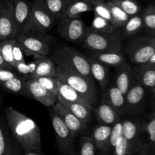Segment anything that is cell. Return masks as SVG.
<instances>
[{
    "mask_svg": "<svg viewBox=\"0 0 155 155\" xmlns=\"http://www.w3.org/2000/svg\"><path fill=\"white\" fill-rule=\"evenodd\" d=\"M57 84H58V96L61 97L64 100L73 103H79L81 104L87 106L91 109H93V106H91L85 97H83L81 94H79L77 91H76L74 88H71L66 83L63 82L62 81L57 78Z\"/></svg>",
    "mask_w": 155,
    "mask_h": 155,
    "instance_id": "ffe728a7",
    "label": "cell"
},
{
    "mask_svg": "<svg viewBox=\"0 0 155 155\" xmlns=\"http://www.w3.org/2000/svg\"><path fill=\"white\" fill-rule=\"evenodd\" d=\"M92 11L94 12L95 16L104 18L106 21L110 22L112 25L114 26V21L113 17H112L111 13H110V9H109L108 6H107V3H106L105 2L98 3V4L93 5Z\"/></svg>",
    "mask_w": 155,
    "mask_h": 155,
    "instance_id": "8d00e7d4",
    "label": "cell"
},
{
    "mask_svg": "<svg viewBox=\"0 0 155 155\" xmlns=\"http://www.w3.org/2000/svg\"><path fill=\"white\" fill-rule=\"evenodd\" d=\"M53 59L55 63L64 65L87 78L93 80L88 57L75 49L70 46L61 47L54 52Z\"/></svg>",
    "mask_w": 155,
    "mask_h": 155,
    "instance_id": "3957f363",
    "label": "cell"
},
{
    "mask_svg": "<svg viewBox=\"0 0 155 155\" xmlns=\"http://www.w3.org/2000/svg\"><path fill=\"white\" fill-rule=\"evenodd\" d=\"M136 78L145 88L152 89L155 86V65H141L137 71Z\"/></svg>",
    "mask_w": 155,
    "mask_h": 155,
    "instance_id": "484cf974",
    "label": "cell"
},
{
    "mask_svg": "<svg viewBox=\"0 0 155 155\" xmlns=\"http://www.w3.org/2000/svg\"><path fill=\"white\" fill-rule=\"evenodd\" d=\"M6 132L5 127L0 120V155H6L10 146Z\"/></svg>",
    "mask_w": 155,
    "mask_h": 155,
    "instance_id": "b9f144b4",
    "label": "cell"
},
{
    "mask_svg": "<svg viewBox=\"0 0 155 155\" xmlns=\"http://www.w3.org/2000/svg\"><path fill=\"white\" fill-rule=\"evenodd\" d=\"M89 57L96 59L98 62L106 65L119 66L126 62V59L121 51L92 52Z\"/></svg>",
    "mask_w": 155,
    "mask_h": 155,
    "instance_id": "cb8c5ba5",
    "label": "cell"
},
{
    "mask_svg": "<svg viewBox=\"0 0 155 155\" xmlns=\"http://www.w3.org/2000/svg\"><path fill=\"white\" fill-rule=\"evenodd\" d=\"M24 53H25L24 50L21 44L18 42H16L13 47V58L16 63L17 62H25Z\"/></svg>",
    "mask_w": 155,
    "mask_h": 155,
    "instance_id": "7bdbcfd3",
    "label": "cell"
},
{
    "mask_svg": "<svg viewBox=\"0 0 155 155\" xmlns=\"http://www.w3.org/2000/svg\"><path fill=\"white\" fill-rule=\"evenodd\" d=\"M57 100L61 102L67 109H69L74 115H76L83 122L86 123V124H89L92 122V113H91L92 109L88 107L87 106H85V105L79 103H73V102L67 101V100H64L59 96L57 97Z\"/></svg>",
    "mask_w": 155,
    "mask_h": 155,
    "instance_id": "7402d4cb",
    "label": "cell"
},
{
    "mask_svg": "<svg viewBox=\"0 0 155 155\" xmlns=\"http://www.w3.org/2000/svg\"><path fill=\"white\" fill-rule=\"evenodd\" d=\"M36 66L32 77H45L52 76L56 77V66L54 62L46 56H35Z\"/></svg>",
    "mask_w": 155,
    "mask_h": 155,
    "instance_id": "603a6c76",
    "label": "cell"
},
{
    "mask_svg": "<svg viewBox=\"0 0 155 155\" xmlns=\"http://www.w3.org/2000/svg\"><path fill=\"white\" fill-rule=\"evenodd\" d=\"M35 66L36 63L35 61L30 62V63H27L26 62H17L13 68H15L18 73L22 74L26 78H30L33 74V71L35 70Z\"/></svg>",
    "mask_w": 155,
    "mask_h": 155,
    "instance_id": "ab89813d",
    "label": "cell"
},
{
    "mask_svg": "<svg viewBox=\"0 0 155 155\" xmlns=\"http://www.w3.org/2000/svg\"><path fill=\"white\" fill-rule=\"evenodd\" d=\"M88 60H89V65H90L91 74H92V78L95 79V81L99 84L101 89L104 91L108 84V68L106 65L98 62L93 58L89 57V56L88 57Z\"/></svg>",
    "mask_w": 155,
    "mask_h": 155,
    "instance_id": "44dd1931",
    "label": "cell"
},
{
    "mask_svg": "<svg viewBox=\"0 0 155 155\" xmlns=\"http://www.w3.org/2000/svg\"><path fill=\"white\" fill-rule=\"evenodd\" d=\"M123 136V125L122 121L119 120L111 126V132L110 137V147H114L119 140Z\"/></svg>",
    "mask_w": 155,
    "mask_h": 155,
    "instance_id": "60d3db41",
    "label": "cell"
},
{
    "mask_svg": "<svg viewBox=\"0 0 155 155\" xmlns=\"http://www.w3.org/2000/svg\"><path fill=\"white\" fill-rule=\"evenodd\" d=\"M83 41L86 48L91 52L121 51L120 36L117 33H98L89 28Z\"/></svg>",
    "mask_w": 155,
    "mask_h": 155,
    "instance_id": "277c9868",
    "label": "cell"
},
{
    "mask_svg": "<svg viewBox=\"0 0 155 155\" xmlns=\"http://www.w3.org/2000/svg\"><path fill=\"white\" fill-rule=\"evenodd\" d=\"M95 112L98 121L103 125L111 126L120 120V114L104 97L97 106Z\"/></svg>",
    "mask_w": 155,
    "mask_h": 155,
    "instance_id": "ac0fdd59",
    "label": "cell"
},
{
    "mask_svg": "<svg viewBox=\"0 0 155 155\" xmlns=\"http://www.w3.org/2000/svg\"><path fill=\"white\" fill-rule=\"evenodd\" d=\"M26 80H27L26 78H21L19 76H16V77L10 79L7 81L0 84L11 92L20 94V95L30 97V94H29L27 89Z\"/></svg>",
    "mask_w": 155,
    "mask_h": 155,
    "instance_id": "83f0119b",
    "label": "cell"
},
{
    "mask_svg": "<svg viewBox=\"0 0 155 155\" xmlns=\"http://www.w3.org/2000/svg\"><path fill=\"white\" fill-rule=\"evenodd\" d=\"M24 155H42L39 153V152L36 151H26Z\"/></svg>",
    "mask_w": 155,
    "mask_h": 155,
    "instance_id": "681fc988",
    "label": "cell"
},
{
    "mask_svg": "<svg viewBox=\"0 0 155 155\" xmlns=\"http://www.w3.org/2000/svg\"><path fill=\"white\" fill-rule=\"evenodd\" d=\"M114 148V155H131L134 148L128 143L124 136L119 138Z\"/></svg>",
    "mask_w": 155,
    "mask_h": 155,
    "instance_id": "74e56055",
    "label": "cell"
},
{
    "mask_svg": "<svg viewBox=\"0 0 155 155\" xmlns=\"http://www.w3.org/2000/svg\"><path fill=\"white\" fill-rule=\"evenodd\" d=\"M0 68H7V69H10V70L13 69V68H12L9 64H8L7 62L5 61V59H3L2 56H1V54H0Z\"/></svg>",
    "mask_w": 155,
    "mask_h": 155,
    "instance_id": "f6af8a7d",
    "label": "cell"
},
{
    "mask_svg": "<svg viewBox=\"0 0 155 155\" xmlns=\"http://www.w3.org/2000/svg\"><path fill=\"white\" fill-rule=\"evenodd\" d=\"M90 29L98 33H108V34L117 33V28L114 26L112 25L110 22L106 21L104 18L97 16H95L94 18Z\"/></svg>",
    "mask_w": 155,
    "mask_h": 155,
    "instance_id": "1f68e13d",
    "label": "cell"
},
{
    "mask_svg": "<svg viewBox=\"0 0 155 155\" xmlns=\"http://www.w3.org/2000/svg\"><path fill=\"white\" fill-rule=\"evenodd\" d=\"M127 53L132 62L145 65L155 53V38L145 36L133 40L127 46Z\"/></svg>",
    "mask_w": 155,
    "mask_h": 155,
    "instance_id": "5b68a950",
    "label": "cell"
},
{
    "mask_svg": "<svg viewBox=\"0 0 155 155\" xmlns=\"http://www.w3.org/2000/svg\"><path fill=\"white\" fill-rule=\"evenodd\" d=\"M0 40H1V38H0Z\"/></svg>",
    "mask_w": 155,
    "mask_h": 155,
    "instance_id": "db71d44e",
    "label": "cell"
},
{
    "mask_svg": "<svg viewBox=\"0 0 155 155\" xmlns=\"http://www.w3.org/2000/svg\"><path fill=\"white\" fill-rule=\"evenodd\" d=\"M84 1L88 2L91 3V4H92L93 5H95L98 4V3L104 2V0H84Z\"/></svg>",
    "mask_w": 155,
    "mask_h": 155,
    "instance_id": "c3c4849f",
    "label": "cell"
},
{
    "mask_svg": "<svg viewBox=\"0 0 155 155\" xmlns=\"http://www.w3.org/2000/svg\"><path fill=\"white\" fill-rule=\"evenodd\" d=\"M17 42L23 47L27 55L46 56L49 53L50 45L48 40L28 33H18L15 37Z\"/></svg>",
    "mask_w": 155,
    "mask_h": 155,
    "instance_id": "8fae6325",
    "label": "cell"
},
{
    "mask_svg": "<svg viewBox=\"0 0 155 155\" xmlns=\"http://www.w3.org/2000/svg\"><path fill=\"white\" fill-rule=\"evenodd\" d=\"M111 132V126L107 125H99L94 128L92 133V141L96 147L103 152H107L110 147V137Z\"/></svg>",
    "mask_w": 155,
    "mask_h": 155,
    "instance_id": "d6986e66",
    "label": "cell"
},
{
    "mask_svg": "<svg viewBox=\"0 0 155 155\" xmlns=\"http://www.w3.org/2000/svg\"><path fill=\"white\" fill-rule=\"evenodd\" d=\"M6 155H19V154H18V151L16 150V149H15L14 147H12V146L10 144Z\"/></svg>",
    "mask_w": 155,
    "mask_h": 155,
    "instance_id": "bcb514c9",
    "label": "cell"
},
{
    "mask_svg": "<svg viewBox=\"0 0 155 155\" xmlns=\"http://www.w3.org/2000/svg\"><path fill=\"white\" fill-rule=\"evenodd\" d=\"M143 155L151 150H155V118L140 126L138 133L136 146Z\"/></svg>",
    "mask_w": 155,
    "mask_h": 155,
    "instance_id": "7c38bea8",
    "label": "cell"
},
{
    "mask_svg": "<svg viewBox=\"0 0 155 155\" xmlns=\"http://www.w3.org/2000/svg\"><path fill=\"white\" fill-rule=\"evenodd\" d=\"M32 18L36 30L45 33L51 28L55 19L51 15L42 0H32L30 2Z\"/></svg>",
    "mask_w": 155,
    "mask_h": 155,
    "instance_id": "30bf717a",
    "label": "cell"
},
{
    "mask_svg": "<svg viewBox=\"0 0 155 155\" xmlns=\"http://www.w3.org/2000/svg\"><path fill=\"white\" fill-rule=\"evenodd\" d=\"M122 125L123 136L128 141L129 144L135 149L140 126H139L136 122L130 119H125L124 121H123Z\"/></svg>",
    "mask_w": 155,
    "mask_h": 155,
    "instance_id": "f1b7e54d",
    "label": "cell"
},
{
    "mask_svg": "<svg viewBox=\"0 0 155 155\" xmlns=\"http://www.w3.org/2000/svg\"><path fill=\"white\" fill-rule=\"evenodd\" d=\"M16 42L15 38L0 40V54L12 68H14L16 64L13 58V47Z\"/></svg>",
    "mask_w": 155,
    "mask_h": 155,
    "instance_id": "f546056e",
    "label": "cell"
},
{
    "mask_svg": "<svg viewBox=\"0 0 155 155\" xmlns=\"http://www.w3.org/2000/svg\"><path fill=\"white\" fill-rule=\"evenodd\" d=\"M145 96V87L139 81L133 82L125 94L127 111H137L142 106Z\"/></svg>",
    "mask_w": 155,
    "mask_h": 155,
    "instance_id": "9a60e30c",
    "label": "cell"
},
{
    "mask_svg": "<svg viewBox=\"0 0 155 155\" xmlns=\"http://www.w3.org/2000/svg\"><path fill=\"white\" fill-rule=\"evenodd\" d=\"M114 84L124 94H127L133 83V71L132 67L127 62L117 66Z\"/></svg>",
    "mask_w": 155,
    "mask_h": 155,
    "instance_id": "e0dca14e",
    "label": "cell"
},
{
    "mask_svg": "<svg viewBox=\"0 0 155 155\" xmlns=\"http://www.w3.org/2000/svg\"><path fill=\"white\" fill-rule=\"evenodd\" d=\"M106 3H107L109 9H110V13H111L114 21L115 27L117 29L120 28V27H124L126 23L127 22V21L129 20V18H130V15H127L124 11H123L117 5L114 4L110 0L106 2Z\"/></svg>",
    "mask_w": 155,
    "mask_h": 155,
    "instance_id": "4dcf8cb0",
    "label": "cell"
},
{
    "mask_svg": "<svg viewBox=\"0 0 155 155\" xmlns=\"http://www.w3.org/2000/svg\"><path fill=\"white\" fill-rule=\"evenodd\" d=\"M47 9L55 20L65 17L67 9L71 0H42Z\"/></svg>",
    "mask_w": 155,
    "mask_h": 155,
    "instance_id": "4316f807",
    "label": "cell"
},
{
    "mask_svg": "<svg viewBox=\"0 0 155 155\" xmlns=\"http://www.w3.org/2000/svg\"><path fill=\"white\" fill-rule=\"evenodd\" d=\"M52 109L60 116L74 138L87 129V124L80 121L61 102L57 100L55 104L52 106Z\"/></svg>",
    "mask_w": 155,
    "mask_h": 155,
    "instance_id": "4fadbf2b",
    "label": "cell"
},
{
    "mask_svg": "<svg viewBox=\"0 0 155 155\" xmlns=\"http://www.w3.org/2000/svg\"><path fill=\"white\" fill-rule=\"evenodd\" d=\"M104 92V97L114 109H116L119 114L124 113L127 111L125 94H123L114 84L106 88Z\"/></svg>",
    "mask_w": 155,
    "mask_h": 155,
    "instance_id": "2e32d148",
    "label": "cell"
},
{
    "mask_svg": "<svg viewBox=\"0 0 155 155\" xmlns=\"http://www.w3.org/2000/svg\"><path fill=\"white\" fill-rule=\"evenodd\" d=\"M18 34L12 2L10 0H0V38H15Z\"/></svg>",
    "mask_w": 155,
    "mask_h": 155,
    "instance_id": "9c48e42d",
    "label": "cell"
},
{
    "mask_svg": "<svg viewBox=\"0 0 155 155\" xmlns=\"http://www.w3.org/2000/svg\"><path fill=\"white\" fill-rule=\"evenodd\" d=\"M110 2L120 8L130 16H133L139 14L141 8L136 0H110Z\"/></svg>",
    "mask_w": 155,
    "mask_h": 155,
    "instance_id": "836d02e7",
    "label": "cell"
},
{
    "mask_svg": "<svg viewBox=\"0 0 155 155\" xmlns=\"http://www.w3.org/2000/svg\"><path fill=\"white\" fill-rule=\"evenodd\" d=\"M144 26L149 30H155V5H149L142 15Z\"/></svg>",
    "mask_w": 155,
    "mask_h": 155,
    "instance_id": "f35d334b",
    "label": "cell"
},
{
    "mask_svg": "<svg viewBox=\"0 0 155 155\" xmlns=\"http://www.w3.org/2000/svg\"><path fill=\"white\" fill-rule=\"evenodd\" d=\"M100 155H107L106 153H102V154H100Z\"/></svg>",
    "mask_w": 155,
    "mask_h": 155,
    "instance_id": "f5cc1de1",
    "label": "cell"
},
{
    "mask_svg": "<svg viewBox=\"0 0 155 155\" xmlns=\"http://www.w3.org/2000/svg\"><path fill=\"white\" fill-rule=\"evenodd\" d=\"M87 28L80 18L61 19L57 25V32L60 36L73 43L83 41Z\"/></svg>",
    "mask_w": 155,
    "mask_h": 155,
    "instance_id": "ba28073f",
    "label": "cell"
},
{
    "mask_svg": "<svg viewBox=\"0 0 155 155\" xmlns=\"http://www.w3.org/2000/svg\"><path fill=\"white\" fill-rule=\"evenodd\" d=\"M144 26L142 16L139 15L130 16L127 22L124 26V31L127 36H133L142 29Z\"/></svg>",
    "mask_w": 155,
    "mask_h": 155,
    "instance_id": "d6a6232c",
    "label": "cell"
},
{
    "mask_svg": "<svg viewBox=\"0 0 155 155\" xmlns=\"http://www.w3.org/2000/svg\"><path fill=\"white\" fill-rule=\"evenodd\" d=\"M50 117L58 148L64 154L74 155L75 144L74 136L60 116L52 109L50 110Z\"/></svg>",
    "mask_w": 155,
    "mask_h": 155,
    "instance_id": "8992f818",
    "label": "cell"
},
{
    "mask_svg": "<svg viewBox=\"0 0 155 155\" xmlns=\"http://www.w3.org/2000/svg\"><path fill=\"white\" fill-rule=\"evenodd\" d=\"M152 94H153V97H154V99L155 100V86L152 88Z\"/></svg>",
    "mask_w": 155,
    "mask_h": 155,
    "instance_id": "f907efd6",
    "label": "cell"
},
{
    "mask_svg": "<svg viewBox=\"0 0 155 155\" xmlns=\"http://www.w3.org/2000/svg\"><path fill=\"white\" fill-rule=\"evenodd\" d=\"M30 78L36 81L43 88L48 90L49 92L58 97V84L57 77L52 76H45V77H32Z\"/></svg>",
    "mask_w": 155,
    "mask_h": 155,
    "instance_id": "e575fe53",
    "label": "cell"
},
{
    "mask_svg": "<svg viewBox=\"0 0 155 155\" xmlns=\"http://www.w3.org/2000/svg\"><path fill=\"white\" fill-rule=\"evenodd\" d=\"M151 117H152V118H155V109L154 110V112L152 113V115H151Z\"/></svg>",
    "mask_w": 155,
    "mask_h": 155,
    "instance_id": "816d5d0a",
    "label": "cell"
},
{
    "mask_svg": "<svg viewBox=\"0 0 155 155\" xmlns=\"http://www.w3.org/2000/svg\"><path fill=\"white\" fill-rule=\"evenodd\" d=\"M56 77L81 94L91 106H94L96 102L97 92L93 80L58 63H56Z\"/></svg>",
    "mask_w": 155,
    "mask_h": 155,
    "instance_id": "7a4b0ae2",
    "label": "cell"
},
{
    "mask_svg": "<svg viewBox=\"0 0 155 155\" xmlns=\"http://www.w3.org/2000/svg\"><path fill=\"white\" fill-rule=\"evenodd\" d=\"M78 155H96V146L89 136L80 139Z\"/></svg>",
    "mask_w": 155,
    "mask_h": 155,
    "instance_id": "d590c367",
    "label": "cell"
},
{
    "mask_svg": "<svg viewBox=\"0 0 155 155\" xmlns=\"http://www.w3.org/2000/svg\"><path fill=\"white\" fill-rule=\"evenodd\" d=\"M146 65V66H150V65H155V53H154V55L151 56V59H149V61H148V62H147L146 64H145V65ZM140 66H141V65H140Z\"/></svg>",
    "mask_w": 155,
    "mask_h": 155,
    "instance_id": "7dc6e473",
    "label": "cell"
},
{
    "mask_svg": "<svg viewBox=\"0 0 155 155\" xmlns=\"http://www.w3.org/2000/svg\"><path fill=\"white\" fill-rule=\"evenodd\" d=\"M13 5L14 17L18 33L37 31L32 18L30 2L27 0H10Z\"/></svg>",
    "mask_w": 155,
    "mask_h": 155,
    "instance_id": "52a82bcc",
    "label": "cell"
},
{
    "mask_svg": "<svg viewBox=\"0 0 155 155\" xmlns=\"http://www.w3.org/2000/svg\"><path fill=\"white\" fill-rule=\"evenodd\" d=\"M8 126L15 140L26 151L40 152L41 132L33 119L12 106L5 109Z\"/></svg>",
    "mask_w": 155,
    "mask_h": 155,
    "instance_id": "6da1fadb",
    "label": "cell"
},
{
    "mask_svg": "<svg viewBox=\"0 0 155 155\" xmlns=\"http://www.w3.org/2000/svg\"><path fill=\"white\" fill-rule=\"evenodd\" d=\"M16 76L18 75L15 72H13L12 70L0 68V84L7 81Z\"/></svg>",
    "mask_w": 155,
    "mask_h": 155,
    "instance_id": "ee69618b",
    "label": "cell"
},
{
    "mask_svg": "<svg viewBox=\"0 0 155 155\" xmlns=\"http://www.w3.org/2000/svg\"><path fill=\"white\" fill-rule=\"evenodd\" d=\"M92 9L93 5L84 0H71L67 9L64 18H80L81 14L91 12Z\"/></svg>",
    "mask_w": 155,
    "mask_h": 155,
    "instance_id": "d4e9b609",
    "label": "cell"
},
{
    "mask_svg": "<svg viewBox=\"0 0 155 155\" xmlns=\"http://www.w3.org/2000/svg\"><path fill=\"white\" fill-rule=\"evenodd\" d=\"M26 85L30 97H33L45 106L52 107L57 102V97L45 89L36 81L27 78Z\"/></svg>",
    "mask_w": 155,
    "mask_h": 155,
    "instance_id": "5bb4252c",
    "label": "cell"
}]
</instances>
